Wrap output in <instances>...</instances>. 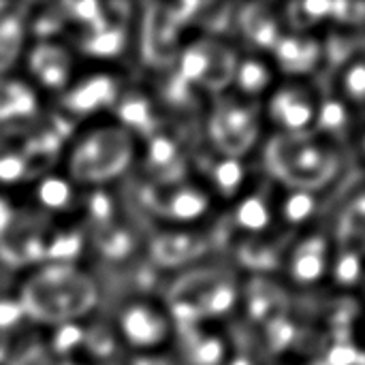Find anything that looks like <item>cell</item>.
I'll return each instance as SVG.
<instances>
[{
  "label": "cell",
  "mask_w": 365,
  "mask_h": 365,
  "mask_svg": "<svg viewBox=\"0 0 365 365\" xmlns=\"http://www.w3.org/2000/svg\"><path fill=\"white\" fill-rule=\"evenodd\" d=\"M53 299H58L53 308V323L62 321L64 325L71 323V319L90 310L96 299V293L92 282L77 274L73 267L51 265L36 274L32 280H28L21 299L24 314L45 321Z\"/></svg>",
  "instance_id": "6da1fadb"
},
{
  "label": "cell",
  "mask_w": 365,
  "mask_h": 365,
  "mask_svg": "<svg viewBox=\"0 0 365 365\" xmlns=\"http://www.w3.org/2000/svg\"><path fill=\"white\" fill-rule=\"evenodd\" d=\"M133 156V143L122 128H96L75 148L68 169L79 182H105L122 173Z\"/></svg>",
  "instance_id": "7a4b0ae2"
},
{
  "label": "cell",
  "mask_w": 365,
  "mask_h": 365,
  "mask_svg": "<svg viewBox=\"0 0 365 365\" xmlns=\"http://www.w3.org/2000/svg\"><path fill=\"white\" fill-rule=\"evenodd\" d=\"M274 165L278 173L291 182L297 190L325 182L336 167V156L317 141H302L299 135L293 139L278 141L274 145Z\"/></svg>",
  "instance_id": "3957f363"
},
{
  "label": "cell",
  "mask_w": 365,
  "mask_h": 365,
  "mask_svg": "<svg viewBox=\"0 0 365 365\" xmlns=\"http://www.w3.org/2000/svg\"><path fill=\"white\" fill-rule=\"evenodd\" d=\"M118 331L128 346L152 351L169 338V319L152 304L130 302L118 314Z\"/></svg>",
  "instance_id": "277c9868"
},
{
  "label": "cell",
  "mask_w": 365,
  "mask_h": 365,
  "mask_svg": "<svg viewBox=\"0 0 365 365\" xmlns=\"http://www.w3.org/2000/svg\"><path fill=\"white\" fill-rule=\"evenodd\" d=\"M212 133L218 148L227 156H237L246 152L257 137V118L250 107L227 101L218 107L212 118Z\"/></svg>",
  "instance_id": "5b68a950"
},
{
  "label": "cell",
  "mask_w": 365,
  "mask_h": 365,
  "mask_svg": "<svg viewBox=\"0 0 365 365\" xmlns=\"http://www.w3.org/2000/svg\"><path fill=\"white\" fill-rule=\"evenodd\" d=\"M269 115L289 133L302 135L317 118V105L304 88H282L269 103Z\"/></svg>",
  "instance_id": "8992f818"
},
{
  "label": "cell",
  "mask_w": 365,
  "mask_h": 365,
  "mask_svg": "<svg viewBox=\"0 0 365 365\" xmlns=\"http://www.w3.org/2000/svg\"><path fill=\"white\" fill-rule=\"evenodd\" d=\"M274 53L278 64L284 71L291 73H306L312 71L319 60H321V45L310 38V36H302V34H289V36H280L274 45Z\"/></svg>",
  "instance_id": "52a82bcc"
},
{
  "label": "cell",
  "mask_w": 365,
  "mask_h": 365,
  "mask_svg": "<svg viewBox=\"0 0 365 365\" xmlns=\"http://www.w3.org/2000/svg\"><path fill=\"white\" fill-rule=\"evenodd\" d=\"M115 101V83L107 75H92L68 90L64 105L75 113H92Z\"/></svg>",
  "instance_id": "ba28073f"
},
{
  "label": "cell",
  "mask_w": 365,
  "mask_h": 365,
  "mask_svg": "<svg viewBox=\"0 0 365 365\" xmlns=\"http://www.w3.org/2000/svg\"><path fill=\"white\" fill-rule=\"evenodd\" d=\"M30 71L45 88H64L71 73L68 56L56 45H38L30 53Z\"/></svg>",
  "instance_id": "9c48e42d"
},
{
  "label": "cell",
  "mask_w": 365,
  "mask_h": 365,
  "mask_svg": "<svg viewBox=\"0 0 365 365\" xmlns=\"http://www.w3.org/2000/svg\"><path fill=\"white\" fill-rule=\"evenodd\" d=\"M210 207L207 195L201 192L195 186H180L173 192H169L165 205L156 207L165 218L173 222H192L201 218Z\"/></svg>",
  "instance_id": "30bf717a"
},
{
  "label": "cell",
  "mask_w": 365,
  "mask_h": 365,
  "mask_svg": "<svg viewBox=\"0 0 365 365\" xmlns=\"http://www.w3.org/2000/svg\"><path fill=\"white\" fill-rule=\"evenodd\" d=\"M327 269V255H325V244L321 240H310L302 244L289 263L291 278L299 284H314L325 276Z\"/></svg>",
  "instance_id": "8fae6325"
},
{
  "label": "cell",
  "mask_w": 365,
  "mask_h": 365,
  "mask_svg": "<svg viewBox=\"0 0 365 365\" xmlns=\"http://www.w3.org/2000/svg\"><path fill=\"white\" fill-rule=\"evenodd\" d=\"M154 259L163 265H178L199 252L197 240L188 233H167L154 242Z\"/></svg>",
  "instance_id": "7c38bea8"
},
{
  "label": "cell",
  "mask_w": 365,
  "mask_h": 365,
  "mask_svg": "<svg viewBox=\"0 0 365 365\" xmlns=\"http://www.w3.org/2000/svg\"><path fill=\"white\" fill-rule=\"evenodd\" d=\"M34 109V94L24 83L0 81V120L28 115Z\"/></svg>",
  "instance_id": "4fadbf2b"
},
{
  "label": "cell",
  "mask_w": 365,
  "mask_h": 365,
  "mask_svg": "<svg viewBox=\"0 0 365 365\" xmlns=\"http://www.w3.org/2000/svg\"><path fill=\"white\" fill-rule=\"evenodd\" d=\"M186 361L190 365H222L225 342L218 336L195 331L186 342Z\"/></svg>",
  "instance_id": "5bb4252c"
},
{
  "label": "cell",
  "mask_w": 365,
  "mask_h": 365,
  "mask_svg": "<svg viewBox=\"0 0 365 365\" xmlns=\"http://www.w3.org/2000/svg\"><path fill=\"white\" fill-rule=\"evenodd\" d=\"M269 220H272L269 205L259 195H250V197L242 199L237 210H235V225L246 229V231L259 233V231L269 227Z\"/></svg>",
  "instance_id": "9a60e30c"
},
{
  "label": "cell",
  "mask_w": 365,
  "mask_h": 365,
  "mask_svg": "<svg viewBox=\"0 0 365 365\" xmlns=\"http://www.w3.org/2000/svg\"><path fill=\"white\" fill-rule=\"evenodd\" d=\"M237 88L242 92H248V94H259L263 92L269 81H272V71L265 62L257 60V58H248L244 62H240L235 66V75H233Z\"/></svg>",
  "instance_id": "2e32d148"
},
{
  "label": "cell",
  "mask_w": 365,
  "mask_h": 365,
  "mask_svg": "<svg viewBox=\"0 0 365 365\" xmlns=\"http://www.w3.org/2000/svg\"><path fill=\"white\" fill-rule=\"evenodd\" d=\"M340 90L342 94L357 107L365 105V58H351L340 73Z\"/></svg>",
  "instance_id": "e0dca14e"
},
{
  "label": "cell",
  "mask_w": 365,
  "mask_h": 365,
  "mask_svg": "<svg viewBox=\"0 0 365 365\" xmlns=\"http://www.w3.org/2000/svg\"><path fill=\"white\" fill-rule=\"evenodd\" d=\"M126 36L122 30L115 28H98L90 34V38L83 43L86 53L90 56H98V58H111L115 53H120L124 49Z\"/></svg>",
  "instance_id": "ac0fdd59"
},
{
  "label": "cell",
  "mask_w": 365,
  "mask_h": 365,
  "mask_svg": "<svg viewBox=\"0 0 365 365\" xmlns=\"http://www.w3.org/2000/svg\"><path fill=\"white\" fill-rule=\"evenodd\" d=\"M244 178H246V171H244L242 163L231 156L218 160L212 169V180H214L216 188L227 197H231L240 190Z\"/></svg>",
  "instance_id": "d6986e66"
},
{
  "label": "cell",
  "mask_w": 365,
  "mask_h": 365,
  "mask_svg": "<svg viewBox=\"0 0 365 365\" xmlns=\"http://www.w3.org/2000/svg\"><path fill=\"white\" fill-rule=\"evenodd\" d=\"M36 197L41 201L43 207L47 210H64L71 205L73 199V188L64 178H45L38 188H36Z\"/></svg>",
  "instance_id": "ffe728a7"
},
{
  "label": "cell",
  "mask_w": 365,
  "mask_h": 365,
  "mask_svg": "<svg viewBox=\"0 0 365 365\" xmlns=\"http://www.w3.org/2000/svg\"><path fill=\"white\" fill-rule=\"evenodd\" d=\"M244 30L248 32V36L259 45V47H272L276 45V41L280 38L278 32V24L274 17L255 11V15H246L244 17Z\"/></svg>",
  "instance_id": "44dd1931"
},
{
  "label": "cell",
  "mask_w": 365,
  "mask_h": 365,
  "mask_svg": "<svg viewBox=\"0 0 365 365\" xmlns=\"http://www.w3.org/2000/svg\"><path fill=\"white\" fill-rule=\"evenodd\" d=\"M314 120H317L319 128H323L325 133H331V135L344 133V128L349 126L346 105L340 98H327L317 109V118Z\"/></svg>",
  "instance_id": "7402d4cb"
},
{
  "label": "cell",
  "mask_w": 365,
  "mask_h": 365,
  "mask_svg": "<svg viewBox=\"0 0 365 365\" xmlns=\"http://www.w3.org/2000/svg\"><path fill=\"white\" fill-rule=\"evenodd\" d=\"M314 197L308 190H291L282 201V216L289 225H302L314 214Z\"/></svg>",
  "instance_id": "603a6c76"
},
{
  "label": "cell",
  "mask_w": 365,
  "mask_h": 365,
  "mask_svg": "<svg viewBox=\"0 0 365 365\" xmlns=\"http://www.w3.org/2000/svg\"><path fill=\"white\" fill-rule=\"evenodd\" d=\"M148 163L154 171H165V169H175L180 175V165H178V148L171 139L167 137H154L148 145Z\"/></svg>",
  "instance_id": "cb8c5ba5"
},
{
  "label": "cell",
  "mask_w": 365,
  "mask_h": 365,
  "mask_svg": "<svg viewBox=\"0 0 365 365\" xmlns=\"http://www.w3.org/2000/svg\"><path fill=\"white\" fill-rule=\"evenodd\" d=\"M118 115H120L122 124L133 126V128H145L152 120V111H150L148 101L137 98V96L122 101L118 105Z\"/></svg>",
  "instance_id": "d4e9b609"
},
{
  "label": "cell",
  "mask_w": 365,
  "mask_h": 365,
  "mask_svg": "<svg viewBox=\"0 0 365 365\" xmlns=\"http://www.w3.org/2000/svg\"><path fill=\"white\" fill-rule=\"evenodd\" d=\"M21 24L13 17L0 19V66L6 64L11 58H15L19 41H21Z\"/></svg>",
  "instance_id": "484cf974"
},
{
  "label": "cell",
  "mask_w": 365,
  "mask_h": 365,
  "mask_svg": "<svg viewBox=\"0 0 365 365\" xmlns=\"http://www.w3.org/2000/svg\"><path fill=\"white\" fill-rule=\"evenodd\" d=\"M289 11H291V19L295 26L308 28L325 19L331 13V2H299V4H293Z\"/></svg>",
  "instance_id": "4316f807"
},
{
  "label": "cell",
  "mask_w": 365,
  "mask_h": 365,
  "mask_svg": "<svg viewBox=\"0 0 365 365\" xmlns=\"http://www.w3.org/2000/svg\"><path fill=\"white\" fill-rule=\"evenodd\" d=\"M79 344H83V329L79 327V325H75V323H64V325H60L58 327V331H56V336H53V342H51V346H53V351L56 353H71L73 349H77Z\"/></svg>",
  "instance_id": "83f0119b"
},
{
  "label": "cell",
  "mask_w": 365,
  "mask_h": 365,
  "mask_svg": "<svg viewBox=\"0 0 365 365\" xmlns=\"http://www.w3.org/2000/svg\"><path fill=\"white\" fill-rule=\"evenodd\" d=\"M336 280L340 284H355L361 276V259L355 252H344L338 261H336Z\"/></svg>",
  "instance_id": "f1b7e54d"
},
{
  "label": "cell",
  "mask_w": 365,
  "mask_h": 365,
  "mask_svg": "<svg viewBox=\"0 0 365 365\" xmlns=\"http://www.w3.org/2000/svg\"><path fill=\"white\" fill-rule=\"evenodd\" d=\"M79 248H81V242L77 235H62L51 242V246L47 248V257L53 261H68L79 255Z\"/></svg>",
  "instance_id": "f546056e"
},
{
  "label": "cell",
  "mask_w": 365,
  "mask_h": 365,
  "mask_svg": "<svg viewBox=\"0 0 365 365\" xmlns=\"http://www.w3.org/2000/svg\"><path fill=\"white\" fill-rule=\"evenodd\" d=\"M103 252L107 255V257H111V259H115V257H124V255H128V250H130V235L126 233V231H120V229H113V231H109L105 237H103Z\"/></svg>",
  "instance_id": "4dcf8cb0"
},
{
  "label": "cell",
  "mask_w": 365,
  "mask_h": 365,
  "mask_svg": "<svg viewBox=\"0 0 365 365\" xmlns=\"http://www.w3.org/2000/svg\"><path fill=\"white\" fill-rule=\"evenodd\" d=\"M26 171V165H24V156L19 154H2L0 156V182L4 184H11V182H17Z\"/></svg>",
  "instance_id": "1f68e13d"
},
{
  "label": "cell",
  "mask_w": 365,
  "mask_h": 365,
  "mask_svg": "<svg viewBox=\"0 0 365 365\" xmlns=\"http://www.w3.org/2000/svg\"><path fill=\"white\" fill-rule=\"evenodd\" d=\"M21 317H24L21 304H17L13 299H2L0 302V329L13 327Z\"/></svg>",
  "instance_id": "d6a6232c"
},
{
  "label": "cell",
  "mask_w": 365,
  "mask_h": 365,
  "mask_svg": "<svg viewBox=\"0 0 365 365\" xmlns=\"http://www.w3.org/2000/svg\"><path fill=\"white\" fill-rule=\"evenodd\" d=\"M90 210H92V214L98 220L109 218V214H111V201H109V197L105 192H94L92 199H90Z\"/></svg>",
  "instance_id": "836d02e7"
},
{
  "label": "cell",
  "mask_w": 365,
  "mask_h": 365,
  "mask_svg": "<svg viewBox=\"0 0 365 365\" xmlns=\"http://www.w3.org/2000/svg\"><path fill=\"white\" fill-rule=\"evenodd\" d=\"M9 218H11V212H9L6 203L0 201V227H4V225L9 222Z\"/></svg>",
  "instance_id": "e575fe53"
},
{
  "label": "cell",
  "mask_w": 365,
  "mask_h": 365,
  "mask_svg": "<svg viewBox=\"0 0 365 365\" xmlns=\"http://www.w3.org/2000/svg\"><path fill=\"white\" fill-rule=\"evenodd\" d=\"M229 365H255L252 364V359H248V357H235V359H231Z\"/></svg>",
  "instance_id": "d590c367"
},
{
  "label": "cell",
  "mask_w": 365,
  "mask_h": 365,
  "mask_svg": "<svg viewBox=\"0 0 365 365\" xmlns=\"http://www.w3.org/2000/svg\"><path fill=\"white\" fill-rule=\"evenodd\" d=\"M361 150H364V154H365V133H364V137H361Z\"/></svg>",
  "instance_id": "8d00e7d4"
},
{
  "label": "cell",
  "mask_w": 365,
  "mask_h": 365,
  "mask_svg": "<svg viewBox=\"0 0 365 365\" xmlns=\"http://www.w3.org/2000/svg\"><path fill=\"white\" fill-rule=\"evenodd\" d=\"M2 9H4V4H0V11H2Z\"/></svg>",
  "instance_id": "74e56055"
},
{
  "label": "cell",
  "mask_w": 365,
  "mask_h": 365,
  "mask_svg": "<svg viewBox=\"0 0 365 365\" xmlns=\"http://www.w3.org/2000/svg\"><path fill=\"white\" fill-rule=\"evenodd\" d=\"M64 365H75V364H64Z\"/></svg>",
  "instance_id": "f35d334b"
}]
</instances>
